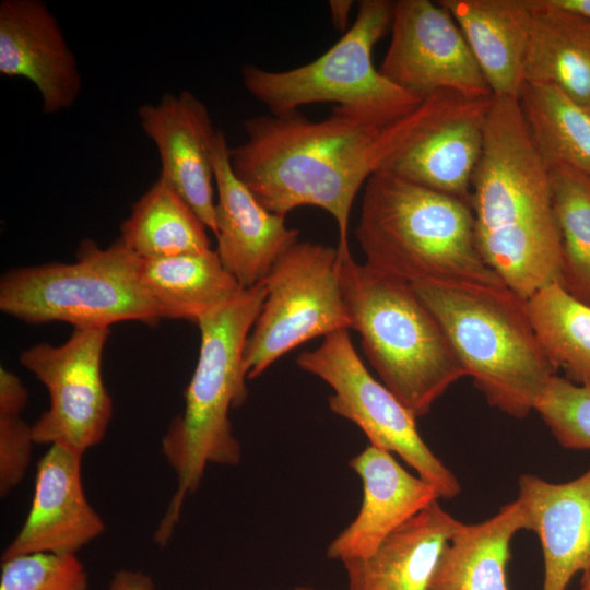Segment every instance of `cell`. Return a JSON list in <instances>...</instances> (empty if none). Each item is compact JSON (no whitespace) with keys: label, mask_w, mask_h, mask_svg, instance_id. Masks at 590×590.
Returning <instances> with one entry per match:
<instances>
[{"label":"cell","mask_w":590,"mask_h":590,"mask_svg":"<svg viewBox=\"0 0 590 590\" xmlns=\"http://www.w3.org/2000/svg\"><path fill=\"white\" fill-rule=\"evenodd\" d=\"M462 98L450 92L435 94L391 122L337 108L320 121L299 111L251 117L244 122L246 140L229 149L231 165L274 214L285 217L299 206L331 214L339 256L346 258L352 256L350 213L359 189Z\"/></svg>","instance_id":"6da1fadb"},{"label":"cell","mask_w":590,"mask_h":590,"mask_svg":"<svg viewBox=\"0 0 590 590\" xmlns=\"http://www.w3.org/2000/svg\"><path fill=\"white\" fill-rule=\"evenodd\" d=\"M476 246L486 266L528 299L562 278V239L548 170L518 98L493 96L471 182Z\"/></svg>","instance_id":"7a4b0ae2"},{"label":"cell","mask_w":590,"mask_h":590,"mask_svg":"<svg viewBox=\"0 0 590 590\" xmlns=\"http://www.w3.org/2000/svg\"><path fill=\"white\" fill-rule=\"evenodd\" d=\"M267 297L264 282L243 288L228 304L197 326L201 343L192 378L185 390V410L162 438V455L176 475V489L153 540L165 546L180 520L184 504L202 481L209 464L237 465L241 445L228 414L247 399L243 353Z\"/></svg>","instance_id":"3957f363"},{"label":"cell","mask_w":590,"mask_h":590,"mask_svg":"<svg viewBox=\"0 0 590 590\" xmlns=\"http://www.w3.org/2000/svg\"><path fill=\"white\" fill-rule=\"evenodd\" d=\"M355 233L366 264L410 284H504L480 255L468 202L387 169L366 181Z\"/></svg>","instance_id":"277c9868"},{"label":"cell","mask_w":590,"mask_h":590,"mask_svg":"<svg viewBox=\"0 0 590 590\" xmlns=\"http://www.w3.org/2000/svg\"><path fill=\"white\" fill-rule=\"evenodd\" d=\"M411 285L488 404L516 418L534 410L557 369L535 337L527 299L505 284L428 280Z\"/></svg>","instance_id":"5b68a950"},{"label":"cell","mask_w":590,"mask_h":590,"mask_svg":"<svg viewBox=\"0 0 590 590\" xmlns=\"http://www.w3.org/2000/svg\"><path fill=\"white\" fill-rule=\"evenodd\" d=\"M351 329L382 384L416 417L467 373L444 329L412 285L340 258Z\"/></svg>","instance_id":"8992f818"},{"label":"cell","mask_w":590,"mask_h":590,"mask_svg":"<svg viewBox=\"0 0 590 590\" xmlns=\"http://www.w3.org/2000/svg\"><path fill=\"white\" fill-rule=\"evenodd\" d=\"M141 258L118 238L107 248L81 243L72 263H46L7 271L0 309L21 321L67 322L74 329L120 321L150 326L162 317L140 278Z\"/></svg>","instance_id":"52a82bcc"},{"label":"cell","mask_w":590,"mask_h":590,"mask_svg":"<svg viewBox=\"0 0 590 590\" xmlns=\"http://www.w3.org/2000/svg\"><path fill=\"white\" fill-rule=\"evenodd\" d=\"M392 14L393 1L363 0L355 22L324 54L285 71L247 64L241 72L244 85L271 115L330 102L344 113L379 122L394 121L424 99L390 82L373 63L374 47L390 31Z\"/></svg>","instance_id":"ba28073f"},{"label":"cell","mask_w":590,"mask_h":590,"mask_svg":"<svg viewBox=\"0 0 590 590\" xmlns=\"http://www.w3.org/2000/svg\"><path fill=\"white\" fill-rule=\"evenodd\" d=\"M338 248L296 243L263 280L267 297L246 340L247 379L259 377L275 361L320 335L351 329Z\"/></svg>","instance_id":"9c48e42d"},{"label":"cell","mask_w":590,"mask_h":590,"mask_svg":"<svg viewBox=\"0 0 590 590\" xmlns=\"http://www.w3.org/2000/svg\"><path fill=\"white\" fill-rule=\"evenodd\" d=\"M296 363L331 387V412L361 428L371 446L398 455L436 487L440 498L451 499L460 493L455 474L421 437L416 417L369 374L349 330L328 334L317 349L303 352Z\"/></svg>","instance_id":"30bf717a"},{"label":"cell","mask_w":590,"mask_h":590,"mask_svg":"<svg viewBox=\"0 0 590 590\" xmlns=\"http://www.w3.org/2000/svg\"><path fill=\"white\" fill-rule=\"evenodd\" d=\"M108 327L73 329L60 345L37 343L20 363L46 387L48 409L32 425L36 445L59 444L85 453L106 435L113 401L104 385L102 358Z\"/></svg>","instance_id":"8fae6325"},{"label":"cell","mask_w":590,"mask_h":590,"mask_svg":"<svg viewBox=\"0 0 590 590\" xmlns=\"http://www.w3.org/2000/svg\"><path fill=\"white\" fill-rule=\"evenodd\" d=\"M390 31L379 71L400 88L421 99L442 92L493 96L459 25L439 1H393Z\"/></svg>","instance_id":"7c38bea8"},{"label":"cell","mask_w":590,"mask_h":590,"mask_svg":"<svg viewBox=\"0 0 590 590\" xmlns=\"http://www.w3.org/2000/svg\"><path fill=\"white\" fill-rule=\"evenodd\" d=\"M212 162L217 191L216 252L243 288L262 282L274 263L296 243L299 232L285 217L266 209L235 175L223 131L213 141Z\"/></svg>","instance_id":"4fadbf2b"},{"label":"cell","mask_w":590,"mask_h":590,"mask_svg":"<svg viewBox=\"0 0 590 590\" xmlns=\"http://www.w3.org/2000/svg\"><path fill=\"white\" fill-rule=\"evenodd\" d=\"M83 456L59 444L49 446L37 464L27 517L2 560L34 553L76 554L104 532L105 522L84 492Z\"/></svg>","instance_id":"5bb4252c"},{"label":"cell","mask_w":590,"mask_h":590,"mask_svg":"<svg viewBox=\"0 0 590 590\" xmlns=\"http://www.w3.org/2000/svg\"><path fill=\"white\" fill-rule=\"evenodd\" d=\"M140 126L156 145L161 175L215 233L214 129L205 105L191 92L165 94L138 109Z\"/></svg>","instance_id":"9a60e30c"},{"label":"cell","mask_w":590,"mask_h":590,"mask_svg":"<svg viewBox=\"0 0 590 590\" xmlns=\"http://www.w3.org/2000/svg\"><path fill=\"white\" fill-rule=\"evenodd\" d=\"M0 74L31 81L47 115L75 103L82 87L76 58L45 2L1 1Z\"/></svg>","instance_id":"2e32d148"},{"label":"cell","mask_w":590,"mask_h":590,"mask_svg":"<svg viewBox=\"0 0 590 590\" xmlns=\"http://www.w3.org/2000/svg\"><path fill=\"white\" fill-rule=\"evenodd\" d=\"M363 485L355 519L328 545L327 556L341 563L366 557L394 530L437 502L436 487L408 472L391 452L371 445L350 462Z\"/></svg>","instance_id":"e0dca14e"},{"label":"cell","mask_w":590,"mask_h":590,"mask_svg":"<svg viewBox=\"0 0 590 590\" xmlns=\"http://www.w3.org/2000/svg\"><path fill=\"white\" fill-rule=\"evenodd\" d=\"M517 499L542 546V590H566L577 573H590V469L558 484L523 474Z\"/></svg>","instance_id":"ac0fdd59"},{"label":"cell","mask_w":590,"mask_h":590,"mask_svg":"<svg viewBox=\"0 0 590 590\" xmlns=\"http://www.w3.org/2000/svg\"><path fill=\"white\" fill-rule=\"evenodd\" d=\"M492 97L462 98L433 122L385 169L470 204L482 156Z\"/></svg>","instance_id":"d6986e66"},{"label":"cell","mask_w":590,"mask_h":590,"mask_svg":"<svg viewBox=\"0 0 590 590\" xmlns=\"http://www.w3.org/2000/svg\"><path fill=\"white\" fill-rule=\"evenodd\" d=\"M461 524L438 500L433 503L370 555L342 563L349 590H429L439 558Z\"/></svg>","instance_id":"ffe728a7"},{"label":"cell","mask_w":590,"mask_h":590,"mask_svg":"<svg viewBox=\"0 0 590 590\" xmlns=\"http://www.w3.org/2000/svg\"><path fill=\"white\" fill-rule=\"evenodd\" d=\"M459 25L493 96L519 98L531 0H440Z\"/></svg>","instance_id":"44dd1931"},{"label":"cell","mask_w":590,"mask_h":590,"mask_svg":"<svg viewBox=\"0 0 590 590\" xmlns=\"http://www.w3.org/2000/svg\"><path fill=\"white\" fill-rule=\"evenodd\" d=\"M531 8L524 84L555 86L590 110V20L550 0H531Z\"/></svg>","instance_id":"7402d4cb"},{"label":"cell","mask_w":590,"mask_h":590,"mask_svg":"<svg viewBox=\"0 0 590 590\" xmlns=\"http://www.w3.org/2000/svg\"><path fill=\"white\" fill-rule=\"evenodd\" d=\"M140 278L162 319L198 323L243 290L216 250L141 259Z\"/></svg>","instance_id":"603a6c76"},{"label":"cell","mask_w":590,"mask_h":590,"mask_svg":"<svg viewBox=\"0 0 590 590\" xmlns=\"http://www.w3.org/2000/svg\"><path fill=\"white\" fill-rule=\"evenodd\" d=\"M526 529L518 499L483 522L462 523L439 558L429 590H508L510 543Z\"/></svg>","instance_id":"cb8c5ba5"},{"label":"cell","mask_w":590,"mask_h":590,"mask_svg":"<svg viewBox=\"0 0 590 590\" xmlns=\"http://www.w3.org/2000/svg\"><path fill=\"white\" fill-rule=\"evenodd\" d=\"M209 228L162 177L133 205L120 239L141 259L167 258L211 249Z\"/></svg>","instance_id":"d4e9b609"},{"label":"cell","mask_w":590,"mask_h":590,"mask_svg":"<svg viewBox=\"0 0 590 590\" xmlns=\"http://www.w3.org/2000/svg\"><path fill=\"white\" fill-rule=\"evenodd\" d=\"M518 101L545 165L566 166L590 178V110L544 84H524Z\"/></svg>","instance_id":"484cf974"},{"label":"cell","mask_w":590,"mask_h":590,"mask_svg":"<svg viewBox=\"0 0 590 590\" xmlns=\"http://www.w3.org/2000/svg\"><path fill=\"white\" fill-rule=\"evenodd\" d=\"M527 308L551 364L571 382L590 388V305L554 282L530 296Z\"/></svg>","instance_id":"4316f807"},{"label":"cell","mask_w":590,"mask_h":590,"mask_svg":"<svg viewBox=\"0 0 590 590\" xmlns=\"http://www.w3.org/2000/svg\"><path fill=\"white\" fill-rule=\"evenodd\" d=\"M547 170L562 239L560 284L590 305V178L560 165Z\"/></svg>","instance_id":"83f0119b"},{"label":"cell","mask_w":590,"mask_h":590,"mask_svg":"<svg viewBox=\"0 0 590 590\" xmlns=\"http://www.w3.org/2000/svg\"><path fill=\"white\" fill-rule=\"evenodd\" d=\"M534 410L560 446L590 450V388L555 375Z\"/></svg>","instance_id":"f1b7e54d"},{"label":"cell","mask_w":590,"mask_h":590,"mask_svg":"<svg viewBox=\"0 0 590 590\" xmlns=\"http://www.w3.org/2000/svg\"><path fill=\"white\" fill-rule=\"evenodd\" d=\"M76 554L34 553L1 562L0 590H87Z\"/></svg>","instance_id":"f546056e"},{"label":"cell","mask_w":590,"mask_h":590,"mask_svg":"<svg viewBox=\"0 0 590 590\" xmlns=\"http://www.w3.org/2000/svg\"><path fill=\"white\" fill-rule=\"evenodd\" d=\"M34 445L32 425L21 416H0L1 497H5L24 479Z\"/></svg>","instance_id":"4dcf8cb0"},{"label":"cell","mask_w":590,"mask_h":590,"mask_svg":"<svg viewBox=\"0 0 590 590\" xmlns=\"http://www.w3.org/2000/svg\"><path fill=\"white\" fill-rule=\"evenodd\" d=\"M28 401L22 380L3 366L0 368V416H21Z\"/></svg>","instance_id":"1f68e13d"},{"label":"cell","mask_w":590,"mask_h":590,"mask_svg":"<svg viewBox=\"0 0 590 590\" xmlns=\"http://www.w3.org/2000/svg\"><path fill=\"white\" fill-rule=\"evenodd\" d=\"M107 590H155L151 576L134 569H120L116 571Z\"/></svg>","instance_id":"d6a6232c"},{"label":"cell","mask_w":590,"mask_h":590,"mask_svg":"<svg viewBox=\"0 0 590 590\" xmlns=\"http://www.w3.org/2000/svg\"><path fill=\"white\" fill-rule=\"evenodd\" d=\"M352 0H330L329 1V8L331 12V17L334 26L343 31L345 30L350 13L353 7Z\"/></svg>","instance_id":"836d02e7"},{"label":"cell","mask_w":590,"mask_h":590,"mask_svg":"<svg viewBox=\"0 0 590 590\" xmlns=\"http://www.w3.org/2000/svg\"><path fill=\"white\" fill-rule=\"evenodd\" d=\"M552 4L590 20V0H550Z\"/></svg>","instance_id":"e575fe53"},{"label":"cell","mask_w":590,"mask_h":590,"mask_svg":"<svg viewBox=\"0 0 590 590\" xmlns=\"http://www.w3.org/2000/svg\"><path fill=\"white\" fill-rule=\"evenodd\" d=\"M580 585L581 589L590 590V573L582 574Z\"/></svg>","instance_id":"d590c367"},{"label":"cell","mask_w":590,"mask_h":590,"mask_svg":"<svg viewBox=\"0 0 590 590\" xmlns=\"http://www.w3.org/2000/svg\"><path fill=\"white\" fill-rule=\"evenodd\" d=\"M293 590H317V589L311 588V587H307V586H298V587L294 588Z\"/></svg>","instance_id":"8d00e7d4"},{"label":"cell","mask_w":590,"mask_h":590,"mask_svg":"<svg viewBox=\"0 0 590 590\" xmlns=\"http://www.w3.org/2000/svg\"><path fill=\"white\" fill-rule=\"evenodd\" d=\"M580 590H583V589H580Z\"/></svg>","instance_id":"74e56055"}]
</instances>
